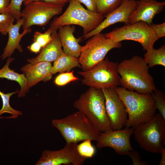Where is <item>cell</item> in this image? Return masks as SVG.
I'll return each instance as SVG.
<instances>
[{"label": "cell", "instance_id": "obj_25", "mask_svg": "<svg viewBox=\"0 0 165 165\" xmlns=\"http://www.w3.org/2000/svg\"><path fill=\"white\" fill-rule=\"evenodd\" d=\"M91 140H84L79 145H77V149L79 155L86 158L92 157L95 153V149L92 145Z\"/></svg>", "mask_w": 165, "mask_h": 165}, {"label": "cell", "instance_id": "obj_17", "mask_svg": "<svg viewBox=\"0 0 165 165\" xmlns=\"http://www.w3.org/2000/svg\"><path fill=\"white\" fill-rule=\"evenodd\" d=\"M57 31H53L51 34V39L42 49L39 54L36 57L27 59L29 63L33 64L43 61L50 62L54 61L64 53Z\"/></svg>", "mask_w": 165, "mask_h": 165}, {"label": "cell", "instance_id": "obj_27", "mask_svg": "<svg viewBox=\"0 0 165 165\" xmlns=\"http://www.w3.org/2000/svg\"><path fill=\"white\" fill-rule=\"evenodd\" d=\"M15 19L8 12L0 14V34L7 35L9 29L13 24Z\"/></svg>", "mask_w": 165, "mask_h": 165}, {"label": "cell", "instance_id": "obj_22", "mask_svg": "<svg viewBox=\"0 0 165 165\" xmlns=\"http://www.w3.org/2000/svg\"><path fill=\"white\" fill-rule=\"evenodd\" d=\"M144 59L149 68L160 65L165 67V46L155 49L154 47L146 51Z\"/></svg>", "mask_w": 165, "mask_h": 165}, {"label": "cell", "instance_id": "obj_35", "mask_svg": "<svg viewBox=\"0 0 165 165\" xmlns=\"http://www.w3.org/2000/svg\"><path fill=\"white\" fill-rule=\"evenodd\" d=\"M27 48L31 52L35 53H39L42 49L40 44L36 42H34Z\"/></svg>", "mask_w": 165, "mask_h": 165}, {"label": "cell", "instance_id": "obj_26", "mask_svg": "<svg viewBox=\"0 0 165 165\" xmlns=\"http://www.w3.org/2000/svg\"><path fill=\"white\" fill-rule=\"evenodd\" d=\"M151 94L156 109L165 119V97L163 93L156 88Z\"/></svg>", "mask_w": 165, "mask_h": 165}, {"label": "cell", "instance_id": "obj_19", "mask_svg": "<svg viewBox=\"0 0 165 165\" xmlns=\"http://www.w3.org/2000/svg\"><path fill=\"white\" fill-rule=\"evenodd\" d=\"M22 23V19L20 18L17 20L16 24H13L9 29L8 32V42L0 57L2 60L10 57L16 50H17L20 53L23 52V49L20 44L21 39L24 36L30 33L31 30L30 28L24 29L22 33H20L19 30Z\"/></svg>", "mask_w": 165, "mask_h": 165}, {"label": "cell", "instance_id": "obj_31", "mask_svg": "<svg viewBox=\"0 0 165 165\" xmlns=\"http://www.w3.org/2000/svg\"><path fill=\"white\" fill-rule=\"evenodd\" d=\"M127 156H128L131 159L133 165H148L146 161L141 160V157L137 151L134 150L130 151Z\"/></svg>", "mask_w": 165, "mask_h": 165}, {"label": "cell", "instance_id": "obj_33", "mask_svg": "<svg viewBox=\"0 0 165 165\" xmlns=\"http://www.w3.org/2000/svg\"><path fill=\"white\" fill-rule=\"evenodd\" d=\"M42 0L52 4L64 6L65 4L69 2L70 0H25L24 4L25 6L30 3L35 1Z\"/></svg>", "mask_w": 165, "mask_h": 165}, {"label": "cell", "instance_id": "obj_29", "mask_svg": "<svg viewBox=\"0 0 165 165\" xmlns=\"http://www.w3.org/2000/svg\"><path fill=\"white\" fill-rule=\"evenodd\" d=\"M53 31L51 28H49L43 33L38 31H35L33 37V42H38L42 48L44 47L51 39V34Z\"/></svg>", "mask_w": 165, "mask_h": 165}, {"label": "cell", "instance_id": "obj_13", "mask_svg": "<svg viewBox=\"0 0 165 165\" xmlns=\"http://www.w3.org/2000/svg\"><path fill=\"white\" fill-rule=\"evenodd\" d=\"M105 98L106 112L113 130L121 129L126 123L128 114L125 105L114 88L101 89Z\"/></svg>", "mask_w": 165, "mask_h": 165}, {"label": "cell", "instance_id": "obj_7", "mask_svg": "<svg viewBox=\"0 0 165 165\" xmlns=\"http://www.w3.org/2000/svg\"><path fill=\"white\" fill-rule=\"evenodd\" d=\"M82 46L79 60L83 71H88L102 61L114 48L122 47L121 42H116L100 33L94 35Z\"/></svg>", "mask_w": 165, "mask_h": 165}, {"label": "cell", "instance_id": "obj_23", "mask_svg": "<svg viewBox=\"0 0 165 165\" xmlns=\"http://www.w3.org/2000/svg\"><path fill=\"white\" fill-rule=\"evenodd\" d=\"M123 0H97L96 12L105 17L116 9Z\"/></svg>", "mask_w": 165, "mask_h": 165}, {"label": "cell", "instance_id": "obj_32", "mask_svg": "<svg viewBox=\"0 0 165 165\" xmlns=\"http://www.w3.org/2000/svg\"><path fill=\"white\" fill-rule=\"evenodd\" d=\"M149 26L152 28L159 39L165 36V23L160 24L152 23Z\"/></svg>", "mask_w": 165, "mask_h": 165}, {"label": "cell", "instance_id": "obj_21", "mask_svg": "<svg viewBox=\"0 0 165 165\" xmlns=\"http://www.w3.org/2000/svg\"><path fill=\"white\" fill-rule=\"evenodd\" d=\"M79 58L64 52L54 61L51 69L52 74L57 72H69L73 68L79 67Z\"/></svg>", "mask_w": 165, "mask_h": 165}, {"label": "cell", "instance_id": "obj_2", "mask_svg": "<svg viewBox=\"0 0 165 165\" xmlns=\"http://www.w3.org/2000/svg\"><path fill=\"white\" fill-rule=\"evenodd\" d=\"M115 89L126 106L128 114L126 127L134 128L148 122L156 114V109L151 94H140L122 87Z\"/></svg>", "mask_w": 165, "mask_h": 165}, {"label": "cell", "instance_id": "obj_30", "mask_svg": "<svg viewBox=\"0 0 165 165\" xmlns=\"http://www.w3.org/2000/svg\"><path fill=\"white\" fill-rule=\"evenodd\" d=\"M25 0H10L7 12L17 20L21 18L22 4Z\"/></svg>", "mask_w": 165, "mask_h": 165}, {"label": "cell", "instance_id": "obj_38", "mask_svg": "<svg viewBox=\"0 0 165 165\" xmlns=\"http://www.w3.org/2000/svg\"><path fill=\"white\" fill-rule=\"evenodd\" d=\"M140 1L143 2H151L152 0H139Z\"/></svg>", "mask_w": 165, "mask_h": 165}, {"label": "cell", "instance_id": "obj_16", "mask_svg": "<svg viewBox=\"0 0 165 165\" xmlns=\"http://www.w3.org/2000/svg\"><path fill=\"white\" fill-rule=\"evenodd\" d=\"M52 66L50 62L45 61L33 64L29 63L24 66L21 71L27 78L28 89L40 81L45 82L51 79Z\"/></svg>", "mask_w": 165, "mask_h": 165}, {"label": "cell", "instance_id": "obj_34", "mask_svg": "<svg viewBox=\"0 0 165 165\" xmlns=\"http://www.w3.org/2000/svg\"><path fill=\"white\" fill-rule=\"evenodd\" d=\"M81 3H82L88 10L96 12L97 0H78Z\"/></svg>", "mask_w": 165, "mask_h": 165}, {"label": "cell", "instance_id": "obj_24", "mask_svg": "<svg viewBox=\"0 0 165 165\" xmlns=\"http://www.w3.org/2000/svg\"><path fill=\"white\" fill-rule=\"evenodd\" d=\"M17 90L16 91L12 93L5 94L0 90V96L2 101V106L0 110V116L4 113H8L12 115L11 118L16 119L19 116L22 115V112L19 111L13 108L9 104V99L13 94L18 93ZM3 117H0V118Z\"/></svg>", "mask_w": 165, "mask_h": 165}, {"label": "cell", "instance_id": "obj_4", "mask_svg": "<svg viewBox=\"0 0 165 165\" xmlns=\"http://www.w3.org/2000/svg\"><path fill=\"white\" fill-rule=\"evenodd\" d=\"M73 107L82 113L101 132L112 130L101 89L90 87L74 103Z\"/></svg>", "mask_w": 165, "mask_h": 165}, {"label": "cell", "instance_id": "obj_20", "mask_svg": "<svg viewBox=\"0 0 165 165\" xmlns=\"http://www.w3.org/2000/svg\"><path fill=\"white\" fill-rule=\"evenodd\" d=\"M14 59V58L10 57L8 58L5 64L0 69V78H5L17 82L20 87L18 92V97H23L25 96L26 93L29 91L27 86V79L24 74L18 73L9 68L10 63Z\"/></svg>", "mask_w": 165, "mask_h": 165}, {"label": "cell", "instance_id": "obj_11", "mask_svg": "<svg viewBox=\"0 0 165 165\" xmlns=\"http://www.w3.org/2000/svg\"><path fill=\"white\" fill-rule=\"evenodd\" d=\"M77 144L66 143L64 148L59 150H44L35 165H82L87 158L79 155L77 149Z\"/></svg>", "mask_w": 165, "mask_h": 165}, {"label": "cell", "instance_id": "obj_6", "mask_svg": "<svg viewBox=\"0 0 165 165\" xmlns=\"http://www.w3.org/2000/svg\"><path fill=\"white\" fill-rule=\"evenodd\" d=\"M136 142L146 151L160 153L165 144V119L158 113L149 121L134 128Z\"/></svg>", "mask_w": 165, "mask_h": 165}, {"label": "cell", "instance_id": "obj_8", "mask_svg": "<svg viewBox=\"0 0 165 165\" xmlns=\"http://www.w3.org/2000/svg\"><path fill=\"white\" fill-rule=\"evenodd\" d=\"M118 64L110 61L107 57L90 69L79 72L78 73L83 77L82 80L83 84L101 89H115L120 85Z\"/></svg>", "mask_w": 165, "mask_h": 165}, {"label": "cell", "instance_id": "obj_14", "mask_svg": "<svg viewBox=\"0 0 165 165\" xmlns=\"http://www.w3.org/2000/svg\"><path fill=\"white\" fill-rule=\"evenodd\" d=\"M137 7V0H123L120 6L105 17L101 23L90 32L80 38L85 40L95 34L101 33L104 29L118 22L129 24V18Z\"/></svg>", "mask_w": 165, "mask_h": 165}, {"label": "cell", "instance_id": "obj_18", "mask_svg": "<svg viewBox=\"0 0 165 165\" xmlns=\"http://www.w3.org/2000/svg\"><path fill=\"white\" fill-rule=\"evenodd\" d=\"M75 28L73 25H67L58 28V34L64 52L68 54L78 58L82 46L79 43L80 38H76L74 36Z\"/></svg>", "mask_w": 165, "mask_h": 165}, {"label": "cell", "instance_id": "obj_5", "mask_svg": "<svg viewBox=\"0 0 165 165\" xmlns=\"http://www.w3.org/2000/svg\"><path fill=\"white\" fill-rule=\"evenodd\" d=\"M64 12L51 22L50 28L53 30H57L65 25H76L83 28V35H85L96 28L104 20L103 16L85 9L78 0H70Z\"/></svg>", "mask_w": 165, "mask_h": 165}, {"label": "cell", "instance_id": "obj_9", "mask_svg": "<svg viewBox=\"0 0 165 165\" xmlns=\"http://www.w3.org/2000/svg\"><path fill=\"white\" fill-rule=\"evenodd\" d=\"M105 35L116 42L126 40L137 42L146 51L153 48L154 44L159 39L148 24L142 21L116 28Z\"/></svg>", "mask_w": 165, "mask_h": 165}, {"label": "cell", "instance_id": "obj_37", "mask_svg": "<svg viewBox=\"0 0 165 165\" xmlns=\"http://www.w3.org/2000/svg\"><path fill=\"white\" fill-rule=\"evenodd\" d=\"M161 158L159 163V165H165V149L163 148L161 151Z\"/></svg>", "mask_w": 165, "mask_h": 165}, {"label": "cell", "instance_id": "obj_15", "mask_svg": "<svg viewBox=\"0 0 165 165\" xmlns=\"http://www.w3.org/2000/svg\"><path fill=\"white\" fill-rule=\"evenodd\" d=\"M165 5L164 1L152 0L145 3L137 0V7L129 18V24L142 21L150 25L155 16L163 10Z\"/></svg>", "mask_w": 165, "mask_h": 165}, {"label": "cell", "instance_id": "obj_3", "mask_svg": "<svg viewBox=\"0 0 165 165\" xmlns=\"http://www.w3.org/2000/svg\"><path fill=\"white\" fill-rule=\"evenodd\" d=\"M52 125L59 131L66 143H77L88 139L97 141L101 133L79 111L63 118L53 119Z\"/></svg>", "mask_w": 165, "mask_h": 165}, {"label": "cell", "instance_id": "obj_28", "mask_svg": "<svg viewBox=\"0 0 165 165\" xmlns=\"http://www.w3.org/2000/svg\"><path fill=\"white\" fill-rule=\"evenodd\" d=\"M77 80H79L78 78L74 75L73 70H72L71 72L61 73L55 78L54 82L56 85L61 86Z\"/></svg>", "mask_w": 165, "mask_h": 165}, {"label": "cell", "instance_id": "obj_1", "mask_svg": "<svg viewBox=\"0 0 165 165\" xmlns=\"http://www.w3.org/2000/svg\"><path fill=\"white\" fill-rule=\"evenodd\" d=\"M149 67L143 58L137 55L118 64L120 85L126 89L141 94H152L156 89Z\"/></svg>", "mask_w": 165, "mask_h": 165}, {"label": "cell", "instance_id": "obj_36", "mask_svg": "<svg viewBox=\"0 0 165 165\" xmlns=\"http://www.w3.org/2000/svg\"><path fill=\"white\" fill-rule=\"evenodd\" d=\"M9 2L10 0H0V14L8 12L7 10Z\"/></svg>", "mask_w": 165, "mask_h": 165}, {"label": "cell", "instance_id": "obj_10", "mask_svg": "<svg viewBox=\"0 0 165 165\" xmlns=\"http://www.w3.org/2000/svg\"><path fill=\"white\" fill-rule=\"evenodd\" d=\"M63 7L42 0L30 3L25 6L21 13L23 29L29 28L33 25H46L52 17L61 13Z\"/></svg>", "mask_w": 165, "mask_h": 165}, {"label": "cell", "instance_id": "obj_12", "mask_svg": "<svg viewBox=\"0 0 165 165\" xmlns=\"http://www.w3.org/2000/svg\"><path fill=\"white\" fill-rule=\"evenodd\" d=\"M134 129V127H126L124 129L112 130L101 132L96 147L99 149L110 147L118 154L127 155L130 151L134 150L130 141Z\"/></svg>", "mask_w": 165, "mask_h": 165}]
</instances>
